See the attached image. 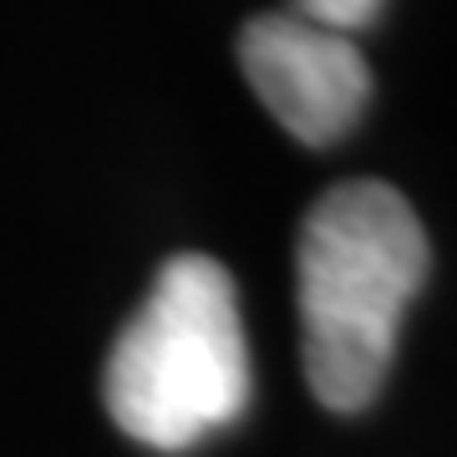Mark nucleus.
I'll return each instance as SVG.
<instances>
[{
	"instance_id": "obj_1",
	"label": "nucleus",
	"mask_w": 457,
	"mask_h": 457,
	"mask_svg": "<svg viewBox=\"0 0 457 457\" xmlns=\"http://www.w3.org/2000/svg\"><path fill=\"white\" fill-rule=\"evenodd\" d=\"M305 381L330 411L371 407L396 330L427 279V228L392 183H341L315 198L295 249Z\"/></svg>"
},
{
	"instance_id": "obj_2",
	"label": "nucleus",
	"mask_w": 457,
	"mask_h": 457,
	"mask_svg": "<svg viewBox=\"0 0 457 457\" xmlns=\"http://www.w3.org/2000/svg\"><path fill=\"white\" fill-rule=\"evenodd\" d=\"M102 402L117 432L183 453L249 407V341L234 279L209 254H173L117 330Z\"/></svg>"
},
{
	"instance_id": "obj_3",
	"label": "nucleus",
	"mask_w": 457,
	"mask_h": 457,
	"mask_svg": "<svg viewBox=\"0 0 457 457\" xmlns=\"http://www.w3.org/2000/svg\"><path fill=\"white\" fill-rule=\"evenodd\" d=\"M239 66L270 117L305 147L341 143L371 102V66L356 41L290 11L249 21L239 31Z\"/></svg>"
},
{
	"instance_id": "obj_4",
	"label": "nucleus",
	"mask_w": 457,
	"mask_h": 457,
	"mask_svg": "<svg viewBox=\"0 0 457 457\" xmlns=\"http://www.w3.org/2000/svg\"><path fill=\"white\" fill-rule=\"evenodd\" d=\"M381 11H386V0H290V16L311 21L320 31L351 36V41L361 31H371L376 21H381Z\"/></svg>"
}]
</instances>
